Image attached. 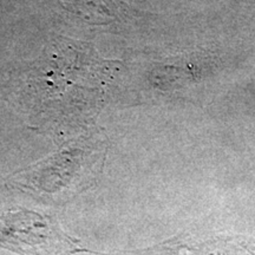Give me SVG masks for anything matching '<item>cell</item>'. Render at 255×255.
I'll return each mask as SVG.
<instances>
[{
  "instance_id": "1",
  "label": "cell",
  "mask_w": 255,
  "mask_h": 255,
  "mask_svg": "<svg viewBox=\"0 0 255 255\" xmlns=\"http://www.w3.org/2000/svg\"><path fill=\"white\" fill-rule=\"evenodd\" d=\"M0 248L19 255H70L87 251L50 216L26 209L0 212Z\"/></svg>"
},
{
  "instance_id": "2",
  "label": "cell",
  "mask_w": 255,
  "mask_h": 255,
  "mask_svg": "<svg viewBox=\"0 0 255 255\" xmlns=\"http://www.w3.org/2000/svg\"><path fill=\"white\" fill-rule=\"evenodd\" d=\"M180 255H255V239L242 237H218L191 245H182L181 250L168 242Z\"/></svg>"
},
{
  "instance_id": "3",
  "label": "cell",
  "mask_w": 255,
  "mask_h": 255,
  "mask_svg": "<svg viewBox=\"0 0 255 255\" xmlns=\"http://www.w3.org/2000/svg\"><path fill=\"white\" fill-rule=\"evenodd\" d=\"M64 7L94 24H108L120 18L126 8L121 0H60Z\"/></svg>"
}]
</instances>
